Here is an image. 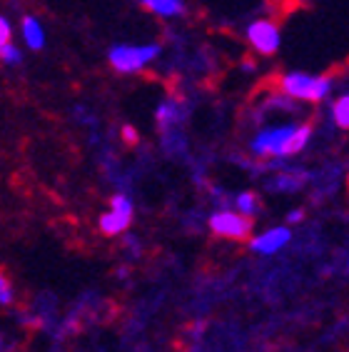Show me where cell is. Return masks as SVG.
Instances as JSON below:
<instances>
[{
	"label": "cell",
	"instance_id": "7a4b0ae2",
	"mask_svg": "<svg viewBox=\"0 0 349 352\" xmlns=\"http://www.w3.org/2000/svg\"><path fill=\"white\" fill-rule=\"evenodd\" d=\"M160 43H115L108 50V63L115 73L133 75L150 68L155 60H160Z\"/></svg>",
	"mask_w": 349,
	"mask_h": 352
},
{
	"label": "cell",
	"instance_id": "6da1fadb",
	"mask_svg": "<svg viewBox=\"0 0 349 352\" xmlns=\"http://www.w3.org/2000/svg\"><path fill=\"white\" fill-rule=\"evenodd\" d=\"M309 138H312V125L307 122H280L272 128H262L249 140V150L257 157H289L302 153Z\"/></svg>",
	"mask_w": 349,
	"mask_h": 352
},
{
	"label": "cell",
	"instance_id": "30bf717a",
	"mask_svg": "<svg viewBox=\"0 0 349 352\" xmlns=\"http://www.w3.org/2000/svg\"><path fill=\"white\" fill-rule=\"evenodd\" d=\"M157 122H160V128H174V125H180L185 120V105L177 100H162L160 108H157Z\"/></svg>",
	"mask_w": 349,
	"mask_h": 352
},
{
	"label": "cell",
	"instance_id": "8992f818",
	"mask_svg": "<svg viewBox=\"0 0 349 352\" xmlns=\"http://www.w3.org/2000/svg\"><path fill=\"white\" fill-rule=\"evenodd\" d=\"M210 228L217 232V235H227V237H247L249 235V223L247 215L232 210H220L210 217Z\"/></svg>",
	"mask_w": 349,
	"mask_h": 352
},
{
	"label": "cell",
	"instance_id": "5b68a950",
	"mask_svg": "<svg viewBox=\"0 0 349 352\" xmlns=\"http://www.w3.org/2000/svg\"><path fill=\"white\" fill-rule=\"evenodd\" d=\"M110 212H105L100 220V228L102 232H108V235H117V232H122L125 228L130 225V220H133V200H130L128 195H115L113 200H110Z\"/></svg>",
	"mask_w": 349,
	"mask_h": 352
},
{
	"label": "cell",
	"instance_id": "ac0fdd59",
	"mask_svg": "<svg viewBox=\"0 0 349 352\" xmlns=\"http://www.w3.org/2000/svg\"><path fill=\"white\" fill-rule=\"evenodd\" d=\"M302 215H304L302 210H292V212H289L287 220H289V223H300V220H302Z\"/></svg>",
	"mask_w": 349,
	"mask_h": 352
},
{
	"label": "cell",
	"instance_id": "9c48e42d",
	"mask_svg": "<svg viewBox=\"0 0 349 352\" xmlns=\"http://www.w3.org/2000/svg\"><path fill=\"white\" fill-rule=\"evenodd\" d=\"M287 243H289L287 228H275V230H269V232H264V235L255 237L249 248H252L255 252H262V255H272V252H277L282 245H287Z\"/></svg>",
	"mask_w": 349,
	"mask_h": 352
},
{
	"label": "cell",
	"instance_id": "2e32d148",
	"mask_svg": "<svg viewBox=\"0 0 349 352\" xmlns=\"http://www.w3.org/2000/svg\"><path fill=\"white\" fill-rule=\"evenodd\" d=\"M3 295H0V300H3V305H8V302H10V285H8V280L3 278Z\"/></svg>",
	"mask_w": 349,
	"mask_h": 352
},
{
	"label": "cell",
	"instance_id": "8fae6325",
	"mask_svg": "<svg viewBox=\"0 0 349 352\" xmlns=\"http://www.w3.org/2000/svg\"><path fill=\"white\" fill-rule=\"evenodd\" d=\"M332 120L342 130H349V93H342L332 102Z\"/></svg>",
	"mask_w": 349,
	"mask_h": 352
},
{
	"label": "cell",
	"instance_id": "9a60e30c",
	"mask_svg": "<svg viewBox=\"0 0 349 352\" xmlns=\"http://www.w3.org/2000/svg\"><path fill=\"white\" fill-rule=\"evenodd\" d=\"M5 43H13V25H10V21L3 15V18H0V45H5Z\"/></svg>",
	"mask_w": 349,
	"mask_h": 352
},
{
	"label": "cell",
	"instance_id": "277c9868",
	"mask_svg": "<svg viewBox=\"0 0 349 352\" xmlns=\"http://www.w3.org/2000/svg\"><path fill=\"white\" fill-rule=\"evenodd\" d=\"M247 35V43L249 47L260 55H275L282 45V33H280V25L275 21H267V18H262V21H252L245 30Z\"/></svg>",
	"mask_w": 349,
	"mask_h": 352
},
{
	"label": "cell",
	"instance_id": "ba28073f",
	"mask_svg": "<svg viewBox=\"0 0 349 352\" xmlns=\"http://www.w3.org/2000/svg\"><path fill=\"white\" fill-rule=\"evenodd\" d=\"M21 38H23V45H27V50H43L45 47V28H43V23L35 18V15H25L21 21Z\"/></svg>",
	"mask_w": 349,
	"mask_h": 352
},
{
	"label": "cell",
	"instance_id": "e0dca14e",
	"mask_svg": "<svg viewBox=\"0 0 349 352\" xmlns=\"http://www.w3.org/2000/svg\"><path fill=\"white\" fill-rule=\"evenodd\" d=\"M122 138H125V140H130V142H135V140H137V133H135V130L128 125V128H122Z\"/></svg>",
	"mask_w": 349,
	"mask_h": 352
},
{
	"label": "cell",
	"instance_id": "7c38bea8",
	"mask_svg": "<svg viewBox=\"0 0 349 352\" xmlns=\"http://www.w3.org/2000/svg\"><path fill=\"white\" fill-rule=\"evenodd\" d=\"M304 177H307L304 173H282V175H277L275 180H272L269 188L272 190H297L304 183Z\"/></svg>",
	"mask_w": 349,
	"mask_h": 352
},
{
	"label": "cell",
	"instance_id": "5bb4252c",
	"mask_svg": "<svg viewBox=\"0 0 349 352\" xmlns=\"http://www.w3.org/2000/svg\"><path fill=\"white\" fill-rule=\"evenodd\" d=\"M0 58L5 63L8 68H18L23 65V50L15 43H5V45H0Z\"/></svg>",
	"mask_w": 349,
	"mask_h": 352
},
{
	"label": "cell",
	"instance_id": "4fadbf2b",
	"mask_svg": "<svg viewBox=\"0 0 349 352\" xmlns=\"http://www.w3.org/2000/svg\"><path fill=\"white\" fill-rule=\"evenodd\" d=\"M235 208L242 215H257L260 212V200H257L255 192H240L235 197Z\"/></svg>",
	"mask_w": 349,
	"mask_h": 352
},
{
	"label": "cell",
	"instance_id": "52a82bcc",
	"mask_svg": "<svg viewBox=\"0 0 349 352\" xmlns=\"http://www.w3.org/2000/svg\"><path fill=\"white\" fill-rule=\"evenodd\" d=\"M148 13H153L160 21H177L188 13V3L185 0H137Z\"/></svg>",
	"mask_w": 349,
	"mask_h": 352
},
{
	"label": "cell",
	"instance_id": "3957f363",
	"mask_svg": "<svg viewBox=\"0 0 349 352\" xmlns=\"http://www.w3.org/2000/svg\"><path fill=\"white\" fill-rule=\"evenodd\" d=\"M335 88L329 75H309L302 70H292L280 78V90L300 102H322Z\"/></svg>",
	"mask_w": 349,
	"mask_h": 352
}]
</instances>
